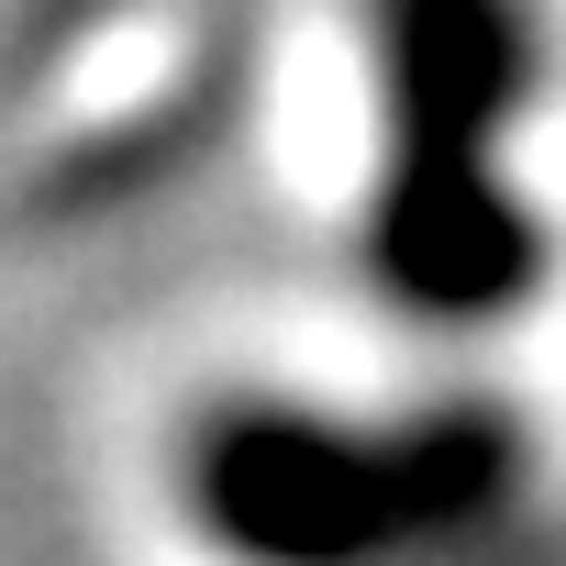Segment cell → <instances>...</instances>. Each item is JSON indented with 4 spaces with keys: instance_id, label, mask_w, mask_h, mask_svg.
Returning a JSON list of instances; mask_svg holds the SVG:
<instances>
[{
    "instance_id": "cell-1",
    "label": "cell",
    "mask_w": 566,
    "mask_h": 566,
    "mask_svg": "<svg viewBox=\"0 0 566 566\" xmlns=\"http://www.w3.org/2000/svg\"><path fill=\"white\" fill-rule=\"evenodd\" d=\"M378 78H389V189H378V266L422 323H500L544 244L500 189V145L544 90V0H367Z\"/></svg>"
},
{
    "instance_id": "cell-2",
    "label": "cell",
    "mask_w": 566,
    "mask_h": 566,
    "mask_svg": "<svg viewBox=\"0 0 566 566\" xmlns=\"http://www.w3.org/2000/svg\"><path fill=\"white\" fill-rule=\"evenodd\" d=\"M522 433L489 411H433L400 433H255V544L312 566H522Z\"/></svg>"
}]
</instances>
